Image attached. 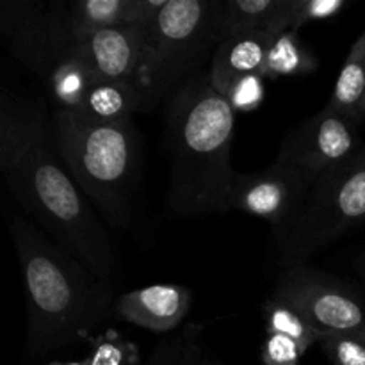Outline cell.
<instances>
[{"instance_id":"obj_1","label":"cell","mask_w":365,"mask_h":365,"mask_svg":"<svg viewBox=\"0 0 365 365\" xmlns=\"http://www.w3.org/2000/svg\"><path fill=\"white\" fill-rule=\"evenodd\" d=\"M0 170L46 235L114 285L120 259L107 225L61 160L43 100L21 89L0 95Z\"/></svg>"},{"instance_id":"obj_2","label":"cell","mask_w":365,"mask_h":365,"mask_svg":"<svg viewBox=\"0 0 365 365\" xmlns=\"http://www.w3.org/2000/svg\"><path fill=\"white\" fill-rule=\"evenodd\" d=\"M7 220L27 303L21 365H38L88 339L114 314V285L96 277L24 216L9 214Z\"/></svg>"},{"instance_id":"obj_3","label":"cell","mask_w":365,"mask_h":365,"mask_svg":"<svg viewBox=\"0 0 365 365\" xmlns=\"http://www.w3.org/2000/svg\"><path fill=\"white\" fill-rule=\"evenodd\" d=\"M235 110L209 75L185 81L166 113L170 153L168 210L182 220L227 212Z\"/></svg>"},{"instance_id":"obj_4","label":"cell","mask_w":365,"mask_h":365,"mask_svg":"<svg viewBox=\"0 0 365 365\" xmlns=\"http://www.w3.org/2000/svg\"><path fill=\"white\" fill-rule=\"evenodd\" d=\"M52 134L61 160L107 228L127 232L141 178V135L132 118L102 123L56 109Z\"/></svg>"},{"instance_id":"obj_5","label":"cell","mask_w":365,"mask_h":365,"mask_svg":"<svg viewBox=\"0 0 365 365\" xmlns=\"http://www.w3.org/2000/svg\"><path fill=\"white\" fill-rule=\"evenodd\" d=\"M146 53L139 89L146 109L155 106L223 41L220 0H164L141 25Z\"/></svg>"},{"instance_id":"obj_6","label":"cell","mask_w":365,"mask_h":365,"mask_svg":"<svg viewBox=\"0 0 365 365\" xmlns=\"http://www.w3.org/2000/svg\"><path fill=\"white\" fill-rule=\"evenodd\" d=\"M365 223V146L353 159L312 182L294 216L273 230L278 259L302 264L319 250Z\"/></svg>"},{"instance_id":"obj_7","label":"cell","mask_w":365,"mask_h":365,"mask_svg":"<svg viewBox=\"0 0 365 365\" xmlns=\"http://www.w3.org/2000/svg\"><path fill=\"white\" fill-rule=\"evenodd\" d=\"M66 0H6L0 4V34L11 56L48 81L75 48L71 9Z\"/></svg>"},{"instance_id":"obj_8","label":"cell","mask_w":365,"mask_h":365,"mask_svg":"<svg viewBox=\"0 0 365 365\" xmlns=\"http://www.w3.org/2000/svg\"><path fill=\"white\" fill-rule=\"evenodd\" d=\"M273 294L294 305L323 337L355 334L365 324L362 296L334 274L305 262L285 266Z\"/></svg>"},{"instance_id":"obj_9","label":"cell","mask_w":365,"mask_h":365,"mask_svg":"<svg viewBox=\"0 0 365 365\" xmlns=\"http://www.w3.org/2000/svg\"><path fill=\"white\" fill-rule=\"evenodd\" d=\"M359 125L356 118L324 107L285 138L274 160L294 168L314 182L362 150Z\"/></svg>"},{"instance_id":"obj_10","label":"cell","mask_w":365,"mask_h":365,"mask_svg":"<svg viewBox=\"0 0 365 365\" xmlns=\"http://www.w3.org/2000/svg\"><path fill=\"white\" fill-rule=\"evenodd\" d=\"M312 182L294 168L274 160L253 173H237L227 196V212L248 214L271 223L273 230L284 227L305 200Z\"/></svg>"},{"instance_id":"obj_11","label":"cell","mask_w":365,"mask_h":365,"mask_svg":"<svg viewBox=\"0 0 365 365\" xmlns=\"http://www.w3.org/2000/svg\"><path fill=\"white\" fill-rule=\"evenodd\" d=\"M73 52L98 78L138 84L145 64V32L141 25L86 32L77 38Z\"/></svg>"},{"instance_id":"obj_12","label":"cell","mask_w":365,"mask_h":365,"mask_svg":"<svg viewBox=\"0 0 365 365\" xmlns=\"http://www.w3.org/2000/svg\"><path fill=\"white\" fill-rule=\"evenodd\" d=\"M191 307V291L178 284H153L121 294L114 314L120 319L155 334L180 330Z\"/></svg>"},{"instance_id":"obj_13","label":"cell","mask_w":365,"mask_h":365,"mask_svg":"<svg viewBox=\"0 0 365 365\" xmlns=\"http://www.w3.org/2000/svg\"><path fill=\"white\" fill-rule=\"evenodd\" d=\"M271 41L273 36L257 31L237 32L225 38L210 63L209 78L212 88L225 95L237 78L248 73H260Z\"/></svg>"},{"instance_id":"obj_14","label":"cell","mask_w":365,"mask_h":365,"mask_svg":"<svg viewBox=\"0 0 365 365\" xmlns=\"http://www.w3.org/2000/svg\"><path fill=\"white\" fill-rule=\"evenodd\" d=\"M164 6V0H73L70 4L75 38L98 29L143 25Z\"/></svg>"},{"instance_id":"obj_15","label":"cell","mask_w":365,"mask_h":365,"mask_svg":"<svg viewBox=\"0 0 365 365\" xmlns=\"http://www.w3.org/2000/svg\"><path fill=\"white\" fill-rule=\"evenodd\" d=\"M292 0H225L221 2L223 39L237 32L278 36L291 29Z\"/></svg>"},{"instance_id":"obj_16","label":"cell","mask_w":365,"mask_h":365,"mask_svg":"<svg viewBox=\"0 0 365 365\" xmlns=\"http://www.w3.org/2000/svg\"><path fill=\"white\" fill-rule=\"evenodd\" d=\"M146 110L145 96L134 82L98 78L86 95L77 113L102 123H113L132 118V114Z\"/></svg>"},{"instance_id":"obj_17","label":"cell","mask_w":365,"mask_h":365,"mask_svg":"<svg viewBox=\"0 0 365 365\" xmlns=\"http://www.w3.org/2000/svg\"><path fill=\"white\" fill-rule=\"evenodd\" d=\"M143 365H225L209 348L203 327L189 323L153 344Z\"/></svg>"},{"instance_id":"obj_18","label":"cell","mask_w":365,"mask_h":365,"mask_svg":"<svg viewBox=\"0 0 365 365\" xmlns=\"http://www.w3.org/2000/svg\"><path fill=\"white\" fill-rule=\"evenodd\" d=\"M365 98V31L349 48L348 57L339 71L328 109L339 110L360 121V107Z\"/></svg>"},{"instance_id":"obj_19","label":"cell","mask_w":365,"mask_h":365,"mask_svg":"<svg viewBox=\"0 0 365 365\" xmlns=\"http://www.w3.org/2000/svg\"><path fill=\"white\" fill-rule=\"evenodd\" d=\"M98 81L95 71L71 52L61 61L48 77V89L52 100L59 110H78L84 103L86 95Z\"/></svg>"},{"instance_id":"obj_20","label":"cell","mask_w":365,"mask_h":365,"mask_svg":"<svg viewBox=\"0 0 365 365\" xmlns=\"http://www.w3.org/2000/svg\"><path fill=\"white\" fill-rule=\"evenodd\" d=\"M316 70L317 57L312 50L299 39L298 32L287 31L273 38L260 75L264 78L298 77L314 73Z\"/></svg>"},{"instance_id":"obj_21","label":"cell","mask_w":365,"mask_h":365,"mask_svg":"<svg viewBox=\"0 0 365 365\" xmlns=\"http://www.w3.org/2000/svg\"><path fill=\"white\" fill-rule=\"evenodd\" d=\"M264 321H266L267 334L291 337L305 349L319 344L323 339V335L309 323V319L294 305L274 294L264 303Z\"/></svg>"},{"instance_id":"obj_22","label":"cell","mask_w":365,"mask_h":365,"mask_svg":"<svg viewBox=\"0 0 365 365\" xmlns=\"http://www.w3.org/2000/svg\"><path fill=\"white\" fill-rule=\"evenodd\" d=\"M86 365H141V356L134 342L107 331L91 342Z\"/></svg>"},{"instance_id":"obj_23","label":"cell","mask_w":365,"mask_h":365,"mask_svg":"<svg viewBox=\"0 0 365 365\" xmlns=\"http://www.w3.org/2000/svg\"><path fill=\"white\" fill-rule=\"evenodd\" d=\"M319 346L331 365H365V341L360 331L324 335Z\"/></svg>"},{"instance_id":"obj_24","label":"cell","mask_w":365,"mask_h":365,"mask_svg":"<svg viewBox=\"0 0 365 365\" xmlns=\"http://www.w3.org/2000/svg\"><path fill=\"white\" fill-rule=\"evenodd\" d=\"M223 96L235 113H253L262 106L264 96H266L264 77L260 73L245 75L237 78Z\"/></svg>"},{"instance_id":"obj_25","label":"cell","mask_w":365,"mask_h":365,"mask_svg":"<svg viewBox=\"0 0 365 365\" xmlns=\"http://www.w3.org/2000/svg\"><path fill=\"white\" fill-rule=\"evenodd\" d=\"M348 6V0H292L289 31L298 32L307 24L339 16Z\"/></svg>"},{"instance_id":"obj_26","label":"cell","mask_w":365,"mask_h":365,"mask_svg":"<svg viewBox=\"0 0 365 365\" xmlns=\"http://www.w3.org/2000/svg\"><path fill=\"white\" fill-rule=\"evenodd\" d=\"M307 349L291 337L280 334H267L262 342L264 365H299Z\"/></svg>"},{"instance_id":"obj_27","label":"cell","mask_w":365,"mask_h":365,"mask_svg":"<svg viewBox=\"0 0 365 365\" xmlns=\"http://www.w3.org/2000/svg\"><path fill=\"white\" fill-rule=\"evenodd\" d=\"M356 266H359V273L362 274V277L365 278V255L362 257V259L359 260V264H356Z\"/></svg>"},{"instance_id":"obj_28","label":"cell","mask_w":365,"mask_h":365,"mask_svg":"<svg viewBox=\"0 0 365 365\" xmlns=\"http://www.w3.org/2000/svg\"><path fill=\"white\" fill-rule=\"evenodd\" d=\"M52 365H86V360H71V362H63V364H52Z\"/></svg>"},{"instance_id":"obj_29","label":"cell","mask_w":365,"mask_h":365,"mask_svg":"<svg viewBox=\"0 0 365 365\" xmlns=\"http://www.w3.org/2000/svg\"><path fill=\"white\" fill-rule=\"evenodd\" d=\"M360 121H364L365 120V98H364V102H362V107H360Z\"/></svg>"},{"instance_id":"obj_30","label":"cell","mask_w":365,"mask_h":365,"mask_svg":"<svg viewBox=\"0 0 365 365\" xmlns=\"http://www.w3.org/2000/svg\"><path fill=\"white\" fill-rule=\"evenodd\" d=\"M360 335H362V337H364V341H365V324H364V328H362V330H360Z\"/></svg>"}]
</instances>
